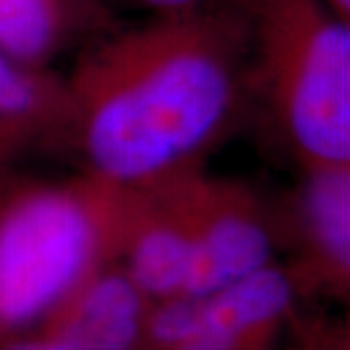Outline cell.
<instances>
[{"mask_svg":"<svg viewBox=\"0 0 350 350\" xmlns=\"http://www.w3.org/2000/svg\"><path fill=\"white\" fill-rule=\"evenodd\" d=\"M247 68L238 0L101 33L64 75L84 172L144 189L206 167L250 96Z\"/></svg>","mask_w":350,"mask_h":350,"instance_id":"1","label":"cell"},{"mask_svg":"<svg viewBox=\"0 0 350 350\" xmlns=\"http://www.w3.org/2000/svg\"><path fill=\"white\" fill-rule=\"evenodd\" d=\"M0 350H72V347L45 325L22 331L0 340Z\"/></svg>","mask_w":350,"mask_h":350,"instance_id":"11","label":"cell"},{"mask_svg":"<svg viewBox=\"0 0 350 350\" xmlns=\"http://www.w3.org/2000/svg\"><path fill=\"white\" fill-rule=\"evenodd\" d=\"M278 342L262 338H243L224 333H204L175 345L170 350H276Z\"/></svg>","mask_w":350,"mask_h":350,"instance_id":"10","label":"cell"},{"mask_svg":"<svg viewBox=\"0 0 350 350\" xmlns=\"http://www.w3.org/2000/svg\"><path fill=\"white\" fill-rule=\"evenodd\" d=\"M138 8L148 10L152 16H160V14H175L185 12V10H193L204 6L213 0H129Z\"/></svg>","mask_w":350,"mask_h":350,"instance_id":"13","label":"cell"},{"mask_svg":"<svg viewBox=\"0 0 350 350\" xmlns=\"http://www.w3.org/2000/svg\"><path fill=\"white\" fill-rule=\"evenodd\" d=\"M129 189L96 175L0 174V340L41 325L88 276L117 261Z\"/></svg>","mask_w":350,"mask_h":350,"instance_id":"2","label":"cell"},{"mask_svg":"<svg viewBox=\"0 0 350 350\" xmlns=\"http://www.w3.org/2000/svg\"><path fill=\"white\" fill-rule=\"evenodd\" d=\"M191 222V269L179 296H202L276 261L275 206L250 183L206 167L185 179Z\"/></svg>","mask_w":350,"mask_h":350,"instance_id":"4","label":"cell"},{"mask_svg":"<svg viewBox=\"0 0 350 350\" xmlns=\"http://www.w3.org/2000/svg\"><path fill=\"white\" fill-rule=\"evenodd\" d=\"M152 300L119 261L90 275L41 323L72 350H138Z\"/></svg>","mask_w":350,"mask_h":350,"instance_id":"8","label":"cell"},{"mask_svg":"<svg viewBox=\"0 0 350 350\" xmlns=\"http://www.w3.org/2000/svg\"><path fill=\"white\" fill-rule=\"evenodd\" d=\"M189 174L152 187L129 189L117 261L152 301L179 296L187 282L193 255L185 195Z\"/></svg>","mask_w":350,"mask_h":350,"instance_id":"6","label":"cell"},{"mask_svg":"<svg viewBox=\"0 0 350 350\" xmlns=\"http://www.w3.org/2000/svg\"><path fill=\"white\" fill-rule=\"evenodd\" d=\"M111 27L100 0H0V51L33 68Z\"/></svg>","mask_w":350,"mask_h":350,"instance_id":"9","label":"cell"},{"mask_svg":"<svg viewBox=\"0 0 350 350\" xmlns=\"http://www.w3.org/2000/svg\"><path fill=\"white\" fill-rule=\"evenodd\" d=\"M347 325H317L308 329L286 350H333Z\"/></svg>","mask_w":350,"mask_h":350,"instance_id":"12","label":"cell"},{"mask_svg":"<svg viewBox=\"0 0 350 350\" xmlns=\"http://www.w3.org/2000/svg\"><path fill=\"white\" fill-rule=\"evenodd\" d=\"M325 8L335 14L337 18L350 22V0H319Z\"/></svg>","mask_w":350,"mask_h":350,"instance_id":"14","label":"cell"},{"mask_svg":"<svg viewBox=\"0 0 350 350\" xmlns=\"http://www.w3.org/2000/svg\"><path fill=\"white\" fill-rule=\"evenodd\" d=\"M278 251L301 298L349 300L350 165L300 167V179L275 206Z\"/></svg>","mask_w":350,"mask_h":350,"instance_id":"5","label":"cell"},{"mask_svg":"<svg viewBox=\"0 0 350 350\" xmlns=\"http://www.w3.org/2000/svg\"><path fill=\"white\" fill-rule=\"evenodd\" d=\"M259 96L298 167L350 165V22L319 0H238Z\"/></svg>","mask_w":350,"mask_h":350,"instance_id":"3","label":"cell"},{"mask_svg":"<svg viewBox=\"0 0 350 350\" xmlns=\"http://www.w3.org/2000/svg\"><path fill=\"white\" fill-rule=\"evenodd\" d=\"M333 350H350V335H349V327L342 331V335L338 337V340L335 342Z\"/></svg>","mask_w":350,"mask_h":350,"instance_id":"15","label":"cell"},{"mask_svg":"<svg viewBox=\"0 0 350 350\" xmlns=\"http://www.w3.org/2000/svg\"><path fill=\"white\" fill-rule=\"evenodd\" d=\"M75 103L63 75L0 51V174L31 154L75 148Z\"/></svg>","mask_w":350,"mask_h":350,"instance_id":"7","label":"cell"}]
</instances>
